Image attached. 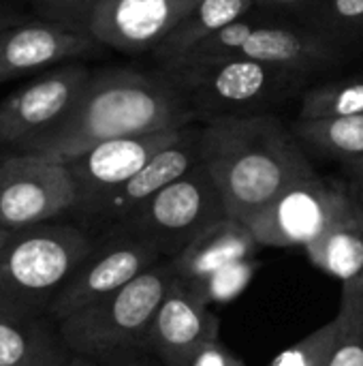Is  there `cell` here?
<instances>
[{"label":"cell","mask_w":363,"mask_h":366,"mask_svg":"<svg viewBox=\"0 0 363 366\" xmlns=\"http://www.w3.org/2000/svg\"><path fill=\"white\" fill-rule=\"evenodd\" d=\"M195 120H199L197 112L160 69L156 73L101 69L92 71L62 120L6 152L68 163L107 139L184 127Z\"/></svg>","instance_id":"6da1fadb"},{"label":"cell","mask_w":363,"mask_h":366,"mask_svg":"<svg viewBox=\"0 0 363 366\" xmlns=\"http://www.w3.org/2000/svg\"><path fill=\"white\" fill-rule=\"evenodd\" d=\"M203 150L229 217L246 225L291 184L317 174L293 129L270 112L205 120Z\"/></svg>","instance_id":"7a4b0ae2"},{"label":"cell","mask_w":363,"mask_h":366,"mask_svg":"<svg viewBox=\"0 0 363 366\" xmlns=\"http://www.w3.org/2000/svg\"><path fill=\"white\" fill-rule=\"evenodd\" d=\"M160 71L175 84L199 120L218 116L265 114L308 81V73L248 60L218 58L203 62L160 64Z\"/></svg>","instance_id":"3957f363"},{"label":"cell","mask_w":363,"mask_h":366,"mask_svg":"<svg viewBox=\"0 0 363 366\" xmlns=\"http://www.w3.org/2000/svg\"><path fill=\"white\" fill-rule=\"evenodd\" d=\"M178 281L171 259H160L107 298L58 322L68 350L92 360L143 352L150 326Z\"/></svg>","instance_id":"277c9868"},{"label":"cell","mask_w":363,"mask_h":366,"mask_svg":"<svg viewBox=\"0 0 363 366\" xmlns=\"http://www.w3.org/2000/svg\"><path fill=\"white\" fill-rule=\"evenodd\" d=\"M94 242L88 229L56 221L13 232L0 257V302L47 313Z\"/></svg>","instance_id":"5b68a950"},{"label":"cell","mask_w":363,"mask_h":366,"mask_svg":"<svg viewBox=\"0 0 363 366\" xmlns=\"http://www.w3.org/2000/svg\"><path fill=\"white\" fill-rule=\"evenodd\" d=\"M344 54L342 47L304 24L272 21L267 17L250 19L248 15L212 34L180 60L203 62L218 58H248L312 75L338 64Z\"/></svg>","instance_id":"8992f818"},{"label":"cell","mask_w":363,"mask_h":366,"mask_svg":"<svg viewBox=\"0 0 363 366\" xmlns=\"http://www.w3.org/2000/svg\"><path fill=\"white\" fill-rule=\"evenodd\" d=\"M225 217H229L225 199L201 161L113 227L152 242L165 259H173L203 229Z\"/></svg>","instance_id":"52a82bcc"},{"label":"cell","mask_w":363,"mask_h":366,"mask_svg":"<svg viewBox=\"0 0 363 366\" xmlns=\"http://www.w3.org/2000/svg\"><path fill=\"white\" fill-rule=\"evenodd\" d=\"M362 208L349 184L315 174L280 193L248 227L261 247L306 249Z\"/></svg>","instance_id":"ba28073f"},{"label":"cell","mask_w":363,"mask_h":366,"mask_svg":"<svg viewBox=\"0 0 363 366\" xmlns=\"http://www.w3.org/2000/svg\"><path fill=\"white\" fill-rule=\"evenodd\" d=\"M77 210V187L66 167L51 159L0 152V225L17 232Z\"/></svg>","instance_id":"9c48e42d"},{"label":"cell","mask_w":363,"mask_h":366,"mask_svg":"<svg viewBox=\"0 0 363 366\" xmlns=\"http://www.w3.org/2000/svg\"><path fill=\"white\" fill-rule=\"evenodd\" d=\"M160 259L165 257L152 242L126 229L109 227L101 238H96L90 255L56 294L47 315L62 322L118 292Z\"/></svg>","instance_id":"30bf717a"},{"label":"cell","mask_w":363,"mask_h":366,"mask_svg":"<svg viewBox=\"0 0 363 366\" xmlns=\"http://www.w3.org/2000/svg\"><path fill=\"white\" fill-rule=\"evenodd\" d=\"M190 124L107 139L68 161L66 167L77 187L75 214L88 221L113 191L128 182L163 148L178 142Z\"/></svg>","instance_id":"8fae6325"},{"label":"cell","mask_w":363,"mask_h":366,"mask_svg":"<svg viewBox=\"0 0 363 366\" xmlns=\"http://www.w3.org/2000/svg\"><path fill=\"white\" fill-rule=\"evenodd\" d=\"M92 71L79 60L51 66L0 101V150H13L66 116Z\"/></svg>","instance_id":"7c38bea8"},{"label":"cell","mask_w":363,"mask_h":366,"mask_svg":"<svg viewBox=\"0 0 363 366\" xmlns=\"http://www.w3.org/2000/svg\"><path fill=\"white\" fill-rule=\"evenodd\" d=\"M197 2L199 0H96L88 32L103 47L120 54H154Z\"/></svg>","instance_id":"4fadbf2b"},{"label":"cell","mask_w":363,"mask_h":366,"mask_svg":"<svg viewBox=\"0 0 363 366\" xmlns=\"http://www.w3.org/2000/svg\"><path fill=\"white\" fill-rule=\"evenodd\" d=\"M103 49L90 32L32 15L0 30V84L41 69L98 56Z\"/></svg>","instance_id":"5bb4252c"},{"label":"cell","mask_w":363,"mask_h":366,"mask_svg":"<svg viewBox=\"0 0 363 366\" xmlns=\"http://www.w3.org/2000/svg\"><path fill=\"white\" fill-rule=\"evenodd\" d=\"M210 341H218V317L190 285L178 279L156 311L143 352L163 366H190Z\"/></svg>","instance_id":"9a60e30c"},{"label":"cell","mask_w":363,"mask_h":366,"mask_svg":"<svg viewBox=\"0 0 363 366\" xmlns=\"http://www.w3.org/2000/svg\"><path fill=\"white\" fill-rule=\"evenodd\" d=\"M203 124L193 122L178 142L163 148L128 182L113 191L88 219V223L103 227V232L122 223L152 195L197 167L203 161Z\"/></svg>","instance_id":"2e32d148"},{"label":"cell","mask_w":363,"mask_h":366,"mask_svg":"<svg viewBox=\"0 0 363 366\" xmlns=\"http://www.w3.org/2000/svg\"><path fill=\"white\" fill-rule=\"evenodd\" d=\"M71 356L56 320L0 302V366H66Z\"/></svg>","instance_id":"e0dca14e"},{"label":"cell","mask_w":363,"mask_h":366,"mask_svg":"<svg viewBox=\"0 0 363 366\" xmlns=\"http://www.w3.org/2000/svg\"><path fill=\"white\" fill-rule=\"evenodd\" d=\"M259 249L261 244L246 223L225 217L203 229L171 262L180 281L197 283L227 266L252 259Z\"/></svg>","instance_id":"ac0fdd59"},{"label":"cell","mask_w":363,"mask_h":366,"mask_svg":"<svg viewBox=\"0 0 363 366\" xmlns=\"http://www.w3.org/2000/svg\"><path fill=\"white\" fill-rule=\"evenodd\" d=\"M255 11V0H199L184 21L154 49V60L169 64L186 56L199 43L231 26L237 19L248 17Z\"/></svg>","instance_id":"d6986e66"},{"label":"cell","mask_w":363,"mask_h":366,"mask_svg":"<svg viewBox=\"0 0 363 366\" xmlns=\"http://www.w3.org/2000/svg\"><path fill=\"white\" fill-rule=\"evenodd\" d=\"M306 255L315 268L338 279L340 283L363 277V208L327 229L319 240L308 244Z\"/></svg>","instance_id":"ffe728a7"},{"label":"cell","mask_w":363,"mask_h":366,"mask_svg":"<svg viewBox=\"0 0 363 366\" xmlns=\"http://www.w3.org/2000/svg\"><path fill=\"white\" fill-rule=\"evenodd\" d=\"M291 129L302 146L319 157L340 161L344 167L363 161V114L323 120H295Z\"/></svg>","instance_id":"44dd1931"},{"label":"cell","mask_w":363,"mask_h":366,"mask_svg":"<svg viewBox=\"0 0 363 366\" xmlns=\"http://www.w3.org/2000/svg\"><path fill=\"white\" fill-rule=\"evenodd\" d=\"M329 366H363V277L342 283Z\"/></svg>","instance_id":"7402d4cb"},{"label":"cell","mask_w":363,"mask_h":366,"mask_svg":"<svg viewBox=\"0 0 363 366\" xmlns=\"http://www.w3.org/2000/svg\"><path fill=\"white\" fill-rule=\"evenodd\" d=\"M363 114V77L325 81L306 88L297 120H323Z\"/></svg>","instance_id":"603a6c76"},{"label":"cell","mask_w":363,"mask_h":366,"mask_svg":"<svg viewBox=\"0 0 363 366\" xmlns=\"http://www.w3.org/2000/svg\"><path fill=\"white\" fill-rule=\"evenodd\" d=\"M304 26L347 51L363 41V0H321Z\"/></svg>","instance_id":"cb8c5ba5"},{"label":"cell","mask_w":363,"mask_h":366,"mask_svg":"<svg viewBox=\"0 0 363 366\" xmlns=\"http://www.w3.org/2000/svg\"><path fill=\"white\" fill-rule=\"evenodd\" d=\"M259 264L257 259H246L233 266H227L197 283H186L190 285L208 305L212 302H231L237 296H242V292L250 285L252 277L257 274Z\"/></svg>","instance_id":"d4e9b609"},{"label":"cell","mask_w":363,"mask_h":366,"mask_svg":"<svg viewBox=\"0 0 363 366\" xmlns=\"http://www.w3.org/2000/svg\"><path fill=\"white\" fill-rule=\"evenodd\" d=\"M336 332H338V322L334 317L325 326L306 335L295 345L280 352L267 366H329Z\"/></svg>","instance_id":"484cf974"},{"label":"cell","mask_w":363,"mask_h":366,"mask_svg":"<svg viewBox=\"0 0 363 366\" xmlns=\"http://www.w3.org/2000/svg\"><path fill=\"white\" fill-rule=\"evenodd\" d=\"M41 19L64 24L75 30L88 32V21L96 0H24Z\"/></svg>","instance_id":"4316f807"},{"label":"cell","mask_w":363,"mask_h":366,"mask_svg":"<svg viewBox=\"0 0 363 366\" xmlns=\"http://www.w3.org/2000/svg\"><path fill=\"white\" fill-rule=\"evenodd\" d=\"M321 0H255V11L285 15L297 24H304Z\"/></svg>","instance_id":"83f0119b"},{"label":"cell","mask_w":363,"mask_h":366,"mask_svg":"<svg viewBox=\"0 0 363 366\" xmlns=\"http://www.w3.org/2000/svg\"><path fill=\"white\" fill-rule=\"evenodd\" d=\"M190 366H246L242 360H237L227 347L220 345V341H210L203 345L197 356L193 358Z\"/></svg>","instance_id":"f1b7e54d"},{"label":"cell","mask_w":363,"mask_h":366,"mask_svg":"<svg viewBox=\"0 0 363 366\" xmlns=\"http://www.w3.org/2000/svg\"><path fill=\"white\" fill-rule=\"evenodd\" d=\"M101 366H156L152 362V356L145 352H122L109 358L98 360Z\"/></svg>","instance_id":"f546056e"},{"label":"cell","mask_w":363,"mask_h":366,"mask_svg":"<svg viewBox=\"0 0 363 366\" xmlns=\"http://www.w3.org/2000/svg\"><path fill=\"white\" fill-rule=\"evenodd\" d=\"M28 17H32V15H28L15 0H0V30L9 28L13 24H19Z\"/></svg>","instance_id":"4dcf8cb0"},{"label":"cell","mask_w":363,"mask_h":366,"mask_svg":"<svg viewBox=\"0 0 363 366\" xmlns=\"http://www.w3.org/2000/svg\"><path fill=\"white\" fill-rule=\"evenodd\" d=\"M347 176H349V187L353 191V195L357 197V202L363 206V161L359 163H353V165H347Z\"/></svg>","instance_id":"1f68e13d"},{"label":"cell","mask_w":363,"mask_h":366,"mask_svg":"<svg viewBox=\"0 0 363 366\" xmlns=\"http://www.w3.org/2000/svg\"><path fill=\"white\" fill-rule=\"evenodd\" d=\"M66 366H101L98 360H92L88 356H79V354H73L71 360L66 362Z\"/></svg>","instance_id":"d6a6232c"},{"label":"cell","mask_w":363,"mask_h":366,"mask_svg":"<svg viewBox=\"0 0 363 366\" xmlns=\"http://www.w3.org/2000/svg\"><path fill=\"white\" fill-rule=\"evenodd\" d=\"M11 229H6V227H2L0 225V257H2V251H4V247H6V242H9V238H11Z\"/></svg>","instance_id":"836d02e7"}]
</instances>
